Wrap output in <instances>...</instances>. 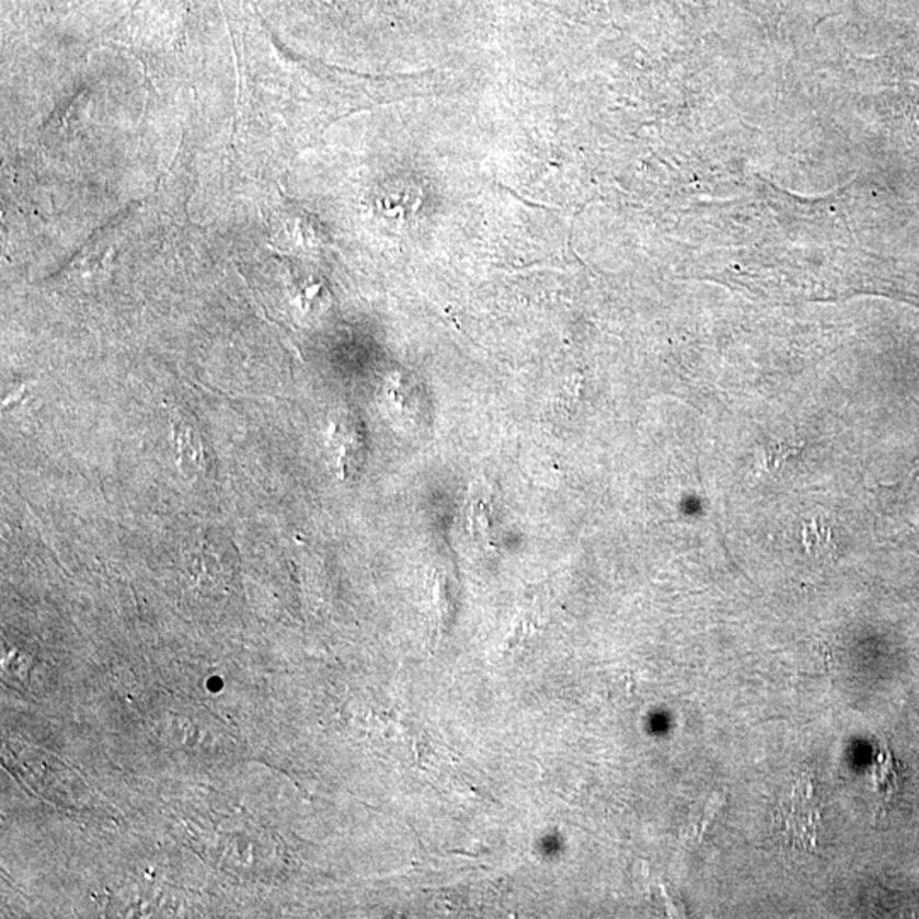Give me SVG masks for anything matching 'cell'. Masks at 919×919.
Wrapping results in <instances>:
<instances>
[{"label": "cell", "instance_id": "cell-1", "mask_svg": "<svg viewBox=\"0 0 919 919\" xmlns=\"http://www.w3.org/2000/svg\"><path fill=\"white\" fill-rule=\"evenodd\" d=\"M819 792L814 774H801L774 814V826L786 847L814 851L820 826Z\"/></svg>", "mask_w": 919, "mask_h": 919}, {"label": "cell", "instance_id": "cell-2", "mask_svg": "<svg viewBox=\"0 0 919 919\" xmlns=\"http://www.w3.org/2000/svg\"><path fill=\"white\" fill-rule=\"evenodd\" d=\"M363 436L353 417L334 421L329 432V448L341 478H349L363 457Z\"/></svg>", "mask_w": 919, "mask_h": 919}, {"label": "cell", "instance_id": "cell-3", "mask_svg": "<svg viewBox=\"0 0 919 919\" xmlns=\"http://www.w3.org/2000/svg\"><path fill=\"white\" fill-rule=\"evenodd\" d=\"M172 429H174V441H176L177 450H180L181 460L202 469L205 463L203 457L202 436L196 429L193 417H187L186 414L174 417L172 420Z\"/></svg>", "mask_w": 919, "mask_h": 919}]
</instances>
